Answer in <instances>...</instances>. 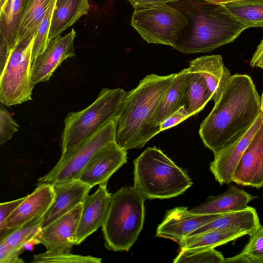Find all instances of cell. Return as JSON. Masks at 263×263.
I'll return each instance as SVG.
<instances>
[{"instance_id":"obj_1","label":"cell","mask_w":263,"mask_h":263,"mask_svg":"<svg viewBox=\"0 0 263 263\" xmlns=\"http://www.w3.org/2000/svg\"><path fill=\"white\" fill-rule=\"evenodd\" d=\"M261 113L260 96L251 77L232 75L201 123L200 137L214 154L245 133Z\"/></svg>"},{"instance_id":"obj_2","label":"cell","mask_w":263,"mask_h":263,"mask_svg":"<svg viewBox=\"0 0 263 263\" xmlns=\"http://www.w3.org/2000/svg\"><path fill=\"white\" fill-rule=\"evenodd\" d=\"M170 4L188 21L173 47L185 54L212 51L233 42L248 28L226 5L203 0H178Z\"/></svg>"},{"instance_id":"obj_3","label":"cell","mask_w":263,"mask_h":263,"mask_svg":"<svg viewBox=\"0 0 263 263\" xmlns=\"http://www.w3.org/2000/svg\"><path fill=\"white\" fill-rule=\"evenodd\" d=\"M176 75L149 74L126 91L117 118L116 142L121 147L126 151L142 148L161 132L154 124V117Z\"/></svg>"},{"instance_id":"obj_4","label":"cell","mask_w":263,"mask_h":263,"mask_svg":"<svg viewBox=\"0 0 263 263\" xmlns=\"http://www.w3.org/2000/svg\"><path fill=\"white\" fill-rule=\"evenodd\" d=\"M134 164V186L146 199L175 197L193 184L188 175L155 146L145 149Z\"/></svg>"},{"instance_id":"obj_5","label":"cell","mask_w":263,"mask_h":263,"mask_svg":"<svg viewBox=\"0 0 263 263\" xmlns=\"http://www.w3.org/2000/svg\"><path fill=\"white\" fill-rule=\"evenodd\" d=\"M126 92L120 88H104L88 107L67 114L62 133V154L58 162L64 160L103 126L117 118Z\"/></svg>"},{"instance_id":"obj_6","label":"cell","mask_w":263,"mask_h":263,"mask_svg":"<svg viewBox=\"0 0 263 263\" xmlns=\"http://www.w3.org/2000/svg\"><path fill=\"white\" fill-rule=\"evenodd\" d=\"M146 199L134 186L124 187L111 194L102 230L106 248L128 251L142 230Z\"/></svg>"},{"instance_id":"obj_7","label":"cell","mask_w":263,"mask_h":263,"mask_svg":"<svg viewBox=\"0 0 263 263\" xmlns=\"http://www.w3.org/2000/svg\"><path fill=\"white\" fill-rule=\"evenodd\" d=\"M34 39L18 42L0 72V101L10 106L32 100V51Z\"/></svg>"},{"instance_id":"obj_8","label":"cell","mask_w":263,"mask_h":263,"mask_svg":"<svg viewBox=\"0 0 263 263\" xmlns=\"http://www.w3.org/2000/svg\"><path fill=\"white\" fill-rule=\"evenodd\" d=\"M130 23L148 43L173 47L188 21L179 10L165 4L134 10Z\"/></svg>"},{"instance_id":"obj_9","label":"cell","mask_w":263,"mask_h":263,"mask_svg":"<svg viewBox=\"0 0 263 263\" xmlns=\"http://www.w3.org/2000/svg\"><path fill=\"white\" fill-rule=\"evenodd\" d=\"M116 129L117 119L103 126L64 160L58 162L49 172L38 179V183L78 179L94 155L105 145L116 141Z\"/></svg>"},{"instance_id":"obj_10","label":"cell","mask_w":263,"mask_h":263,"mask_svg":"<svg viewBox=\"0 0 263 263\" xmlns=\"http://www.w3.org/2000/svg\"><path fill=\"white\" fill-rule=\"evenodd\" d=\"M262 125L261 112L245 133L214 154V160L210 164V170L220 184L232 182L238 162Z\"/></svg>"},{"instance_id":"obj_11","label":"cell","mask_w":263,"mask_h":263,"mask_svg":"<svg viewBox=\"0 0 263 263\" xmlns=\"http://www.w3.org/2000/svg\"><path fill=\"white\" fill-rule=\"evenodd\" d=\"M55 194L52 183H38L37 186L0 226V239L25 223L42 215H45L52 206Z\"/></svg>"},{"instance_id":"obj_12","label":"cell","mask_w":263,"mask_h":263,"mask_svg":"<svg viewBox=\"0 0 263 263\" xmlns=\"http://www.w3.org/2000/svg\"><path fill=\"white\" fill-rule=\"evenodd\" d=\"M126 161L127 151L111 142L94 155L78 179L92 187L107 184L110 177Z\"/></svg>"},{"instance_id":"obj_13","label":"cell","mask_w":263,"mask_h":263,"mask_svg":"<svg viewBox=\"0 0 263 263\" xmlns=\"http://www.w3.org/2000/svg\"><path fill=\"white\" fill-rule=\"evenodd\" d=\"M76 35L75 30L72 29L64 36L59 35L49 41L32 64L31 79L34 86L48 81L64 60L75 56L73 42Z\"/></svg>"},{"instance_id":"obj_14","label":"cell","mask_w":263,"mask_h":263,"mask_svg":"<svg viewBox=\"0 0 263 263\" xmlns=\"http://www.w3.org/2000/svg\"><path fill=\"white\" fill-rule=\"evenodd\" d=\"M221 214H198L185 206L175 208L167 211L157 229L156 236L168 239L179 244L193 232Z\"/></svg>"},{"instance_id":"obj_15","label":"cell","mask_w":263,"mask_h":263,"mask_svg":"<svg viewBox=\"0 0 263 263\" xmlns=\"http://www.w3.org/2000/svg\"><path fill=\"white\" fill-rule=\"evenodd\" d=\"M82 202L47 227L37 236L46 250L71 252L76 245L77 229L83 209Z\"/></svg>"},{"instance_id":"obj_16","label":"cell","mask_w":263,"mask_h":263,"mask_svg":"<svg viewBox=\"0 0 263 263\" xmlns=\"http://www.w3.org/2000/svg\"><path fill=\"white\" fill-rule=\"evenodd\" d=\"M111 196L107 190V184L99 185L95 193L87 196L83 201L76 245L82 243L99 228L102 227L108 212Z\"/></svg>"},{"instance_id":"obj_17","label":"cell","mask_w":263,"mask_h":263,"mask_svg":"<svg viewBox=\"0 0 263 263\" xmlns=\"http://www.w3.org/2000/svg\"><path fill=\"white\" fill-rule=\"evenodd\" d=\"M52 184L55 192V199L44 216L42 228L83 202L92 189L79 179Z\"/></svg>"},{"instance_id":"obj_18","label":"cell","mask_w":263,"mask_h":263,"mask_svg":"<svg viewBox=\"0 0 263 263\" xmlns=\"http://www.w3.org/2000/svg\"><path fill=\"white\" fill-rule=\"evenodd\" d=\"M191 72L199 73L205 80L215 102L220 97L232 74L225 66L220 54L204 55L190 62Z\"/></svg>"},{"instance_id":"obj_19","label":"cell","mask_w":263,"mask_h":263,"mask_svg":"<svg viewBox=\"0 0 263 263\" xmlns=\"http://www.w3.org/2000/svg\"><path fill=\"white\" fill-rule=\"evenodd\" d=\"M44 216L42 215L34 217L0 239L3 241L0 247L1 263L24 262L19 255L25 250V242L37 237L41 232Z\"/></svg>"},{"instance_id":"obj_20","label":"cell","mask_w":263,"mask_h":263,"mask_svg":"<svg viewBox=\"0 0 263 263\" xmlns=\"http://www.w3.org/2000/svg\"><path fill=\"white\" fill-rule=\"evenodd\" d=\"M258 198L231 184L224 193L218 196L208 197L203 203L191 211L198 214H221L243 209L248 206L250 201Z\"/></svg>"},{"instance_id":"obj_21","label":"cell","mask_w":263,"mask_h":263,"mask_svg":"<svg viewBox=\"0 0 263 263\" xmlns=\"http://www.w3.org/2000/svg\"><path fill=\"white\" fill-rule=\"evenodd\" d=\"M261 225L256 209L247 206L243 209L223 213L193 232L190 236L217 229H238L251 235Z\"/></svg>"},{"instance_id":"obj_22","label":"cell","mask_w":263,"mask_h":263,"mask_svg":"<svg viewBox=\"0 0 263 263\" xmlns=\"http://www.w3.org/2000/svg\"><path fill=\"white\" fill-rule=\"evenodd\" d=\"M88 0H56L53 9L48 40L61 34L82 16L88 14Z\"/></svg>"},{"instance_id":"obj_23","label":"cell","mask_w":263,"mask_h":263,"mask_svg":"<svg viewBox=\"0 0 263 263\" xmlns=\"http://www.w3.org/2000/svg\"><path fill=\"white\" fill-rule=\"evenodd\" d=\"M263 152V125L244 153L234 171L232 182L251 186L261 161Z\"/></svg>"},{"instance_id":"obj_24","label":"cell","mask_w":263,"mask_h":263,"mask_svg":"<svg viewBox=\"0 0 263 263\" xmlns=\"http://www.w3.org/2000/svg\"><path fill=\"white\" fill-rule=\"evenodd\" d=\"M190 74V71L187 68L176 73L175 79L156 112L154 117L155 126L160 127L162 122L184 105Z\"/></svg>"},{"instance_id":"obj_25","label":"cell","mask_w":263,"mask_h":263,"mask_svg":"<svg viewBox=\"0 0 263 263\" xmlns=\"http://www.w3.org/2000/svg\"><path fill=\"white\" fill-rule=\"evenodd\" d=\"M55 1L23 0L18 28L17 43L35 37L47 10Z\"/></svg>"},{"instance_id":"obj_26","label":"cell","mask_w":263,"mask_h":263,"mask_svg":"<svg viewBox=\"0 0 263 263\" xmlns=\"http://www.w3.org/2000/svg\"><path fill=\"white\" fill-rule=\"evenodd\" d=\"M247 235L246 232L238 229L209 231L186 237L179 243L180 251H197L213 249Z\"/></svg>"},{"instance_id":"obj_27","label":"cell","mask_w":263,"mask_h":263,"mask_svg":"<svg viewBox=\"0 0 263 263\" xmlns=\"http://www.w3.org/2000/svg\"><path fill=\"white\" fill-rule=\"evenodd\" d=\"M211 100L212 94L204 78L190 71L183 105L190 116L201 111Z\"/></svg>"},{"instance_id":"obj_28","label":"cell","mask_w":263,"mask_h":263,"mask_svg":"<svg viewBox=\"0 0 263 263\" xmlns=\"http://www.w3.org/2000/svg\"><path fill=\"white\" fill-rule=\"evenodd\" d=\"M226 6L248 28H263V0H240Z\"/></svg>"},{"instance_id":"obj_29","label":"cell","mask_w":263,"mask_h":263,"mask_svg":"<svg viewBox=\"0 0 263 263\" xmlns=\"http://www.w3.org/2000/svg\"><path fill=\"white\" fill-rule=\"evenodd\" d=\"M224 263H263V226L250 235L248 243L240 253L225 258Z\"/></svg>"},{"instance_id":"obj_30","label":"cell","mask_w":263,"mask_h":263,"mask_svg":"<svg viewBox=\"0 0 263 263\" xmlns=\"http://www.w3.org/2000/svg\"><path fill=\"white\" fill-rule=\"evenodd\" d=\"M101 258L90 255L74 254L68 251L46 252L33 255L31 262L34 263H100Z\"/></svg>"},{"instance_id":"obj_31","label":"cell","mask_w":263,"mask_h":263,"mask_svg":"<svg viewBox=\"0 0 263 263\" xmlns=\"http://www.w3.org/2000/svg\"><path fill=\"white\" fill-rule=\"evenodd\" d=\"M222 254L214 248L197 251H180L174 263H224Z\"/></svg>"},{"instance_id":"obj_32","label":"cell","mask_w":263,"mask_h":263,"mask_svg":"<svg viewBox=\"0 0 263 263\" xmlns=\"http://www.w3.org/2000/svg\"><path fill=\"white\" fill-rule=\"evenodd\" d=\"M55 1L47 10L34 38L32 51V65L36 58L44 51L48 44L49 32Z\"/></svg>"},{"instance_id":"obj_33","label":"cell","mask_w":263,"mask_h":263,"mask_svg":"<svg viewBox=\"0 0 263 263\" xmlns=\"http://www.w3.org/2000/svg\"><path fill=\"white\" fill-rule=\"evenodd\" d=\"M4 105L1 103L0 107L1 144L11 139L19 128V125Z\"/></svg>"},{"instance_id":"obj_34","label":"cell","mask_w":263,"mask_h":263,"mask_svg":"<svg viewBox=\"0 0 263 263\" xmlns=\"http://www.w3.org/2000/svg\"><path fill=\"white\" fill-rule=\"evenodd\" d=\"M190 117L184 106L171 115L160 124L161 131L168 129L176 126L181 122Z\"/></svg>"},{"instance_id":"obj_35","label":"cell","mask_w":263,"mask_h":263,"mask_svg":"<svg viewBox=\"0 0 263 263\" xmlns=\"http://www.w3.org/2000/svg\"><path fill=\"white\" fill-rule=\"evenodd\" d=\"M26 196L12 201L2 202L0 204V226H2L8 217L15 211Z\"/></svg>"},{"instance_id":"obj_36","label":"cell","mask_w":263,"mask_h":263,"mask_svg":"<svg viewBox=\"0 0 263 263\" xmlns=\"http://www.w3.org/2000/svg\"><path fill=\"white\" fill-rule=\"evenodd\" d=\"M134 10L148 8L155 6L170 4L178 0H127Z\"/></svg>"},{"instance_id":"obj_37","label":"cell","mask_w":263,"mask_h":263,"mask_svg":"<svg viewBox=\"0 0 263 263\" xmlns=\"http://www.w3.org/2000/svg\"><path fill=\"white\" fill-rule=\"evenodd\" d=\"M263 62V39L257 46L250 61V65L252 67H257L258 65Z\"/></svg>"},{"instance_id":"obj_38","label":"cell","mask_w":263,"mask_h":263,"mask_svg":"<svg viewBox=\"0 0 263 263\" xmlns=\"http://www.w3.org/2000/svg\"><path fill=\"white\" fill-rule=\"evenodd\" d=\"M251 187L260 189L263 187V152L259 169L252 183Z\"/></svg>"},{"instance_id":"obj_39","label":"cell","mask_w":263,"mask_h":263,"mask_svg":"<svg viewBox=\"0 0 263 263\" xmlns=\"http://www.w3.org/2000/svg\"><path fill=\"white\" fill-rule=\"evenodd\" d=\"M39 243H41L37 237L31 238L24 243V250L32 251L33 250L34 246Z\"/></svg>"},{"instance_id":"obj_40","label":"cell","mask_w":263,"mask_h":263,"mask_svg":"<svg viewBox=\"0 0 263 263\" xmlns=\"http://www.w3.org/2000/svg\"><path fill=\"white\" fill-rule=\"evenodd\" d=\"M208 2L220 4L222 5H226L228 4L233 3L234 2L240 1V0H203Z\"/></svg>"},{"instance_id":"obj_41","label":"cell","mask_w":263,"mask_h":263,"mask_svg":"<svg viewBox=\"0 0 263 263\" xmlns=\"http://www.w3.org/2000/svg\"><path fill=\"white\" fill-rule=\"evenodd\" d=\"M260 102L261 111L263 114V90H262L261 96H260Z\"/></svg>"},{"instance_id":"obj_42","label":"cell","mask_w":263,"mask_h":263,"mask_svg":"<svg viewBox=\"0 0 263 263\" xmlns=\"http://www.w3.org/2000/svg\"><path fill=\"white\" fill-rule=\"evenodd\" d=\"M8 0H0V8H2Z\"/></svg>"},{"instance_id":"obj_43","label":"cell","mask_w":263,"mask_h":263,"mask_svg":"<svg viewBox=\"0 0 263 263\" xmlns=\"http://www.w3.org/2000/svg\"><path fill=\"white\" fill-rule=\"evenodd\" d=\"M257 67H259L263 69V62L259 64Z\"/></svg>"}]
</instances>
